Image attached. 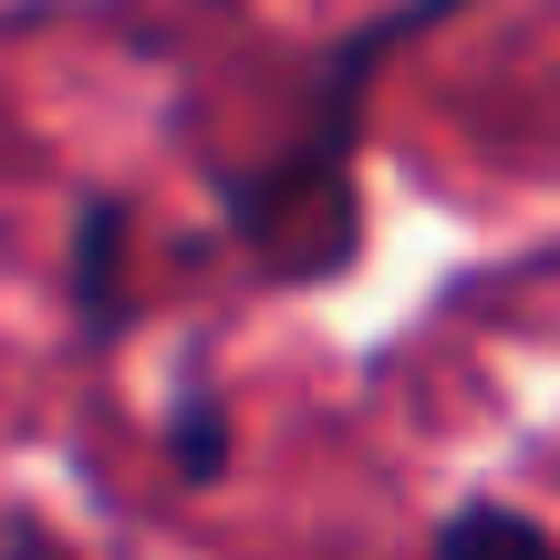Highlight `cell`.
<instances>
[{
    "mask_svg": "<svg viewBox=\"0 0 560 560\" xmlns=\"http://www.w3.org/2000/svg\"><path fill=\"white\" fill-rule=\"evenodd\" d=\"M416 560H560V529L540 509L499 499V488H467V499H446L436 520H425Z\"/></svg>",
    "mask_w": 560,
    "mask_h": 560,
    "instance_id": "cell-3",
    "label": "cell"
},
{
    "mask_svg": "<svg viewBox=\"0 0 560 560\" xmlns=\"http://www.w3.org/2000/svg\"><path fill=\"white\" fill-rule=\"evenodd\" d=\"M62 312H73L83 353H115L125 322H136V208L115 187L73 208V249H62Z\"/></svg>",
    "mask_w": 560,
    "mask_h": 560,
    "instance_id": "cell-2",
    "label": "cell"
},
{
    "mask_svg": "<svg viewBox=\"0 0 560 560\" xmlns=\"http://www.w3.org/2000/svg\"><path fill=\"white\" fill-rule=\"evenodd\" d=\"M478 0H384L353 32H332L322 52L291 62V115L260 156H208V198H219V240L240 249V270L260 291H332L363 270V136H374V94L395 83V62L425 32H446Z\"/></svg>",
    "mask_w": 560,
    "mask_h": 560,
    "instance_id": "cell-1",
    "label": "cell"
},
{
    "mask_svg": "<svg viewBox=\"0 0 560 560\" xmlns=\"http://www.w3.org/2000/svg\"><path fill=\"white\" fill-rule=\"evenodd\" d=\"M156 446H166V478H177V488H219L229 457H240V416H229V395H219V384H187V395L166 405Z\"/></svg>",
    "mask_w": 560,
    "mask_h": 560,
    "instance_id": "cell-4",
    "label": "cell"
}]
</instances>
